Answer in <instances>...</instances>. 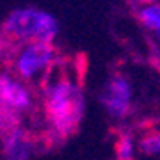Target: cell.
<instances>
[{"mask_svg": "<svg viewBox=\"0 0 160 160\" xmlns=\"http://www.w3.org/2000/svg\"><path fill=\"white\" fill-rule=\"evenodd\" d=\"M44 111L48 122L58 137L72 136L81 123L85 113V95L78 81H74L63 69L51 67L44 76Z\"/></svg>", "mask_w": 160, "mask_h": 160, "instance_id": "obj_1", "label": "cell"}, {"mask_svg": "<svg viewBox=\"0 0 160 160\" xmlns=\"http://www.w3.org/2000/svg\"><path fill=\"white\" fill-rule=\"evenodd\" d=\"M136 14L142 27L155 32L157 39L160 41V4H137Z\"/></svg>", "mask_w": 160, "mask_h": 160, "instance_id": "obj_7", "label": "cell"}, {"mask_svg": "<svg viewBox=\"0 0 160 160\" xmlns=\"http://www.w3.org/2000/svg\"><path fill=\"white\" fill-rule=\"evenodd\" d=\"M2 35L7 42H51L58 33L57 18L41 9H16L2 25Z\"/></svg>", "mask_w": 160, "mask_h": 160, "instance_id": "obj_2", "label": "cell"}, {"mask_svg": "<svg viewBox=\"0 0 160 160\" xmlns=\"http://www.w3.org/2000/svg\"><path fill=\"white\" fill-rule=\"evenodd\" d=\"M19 120H21V116L12 113L11 109L0 106V134H2V137L9 132L16 130V128H19Z\"/></svg>", "mask_w": 160, "mask_h": 160, "instance_id": "obj_8", "label": "cell"}, {"mask_svg": "<svg viewBox=\"0 0 160 160\" xmlns=\"http://www.w3.org/2000/svg\"><path fill=\"white\" fill-rule=\"evenodd\" d=\"M132 86L123 74H113L102 92V104L113 118H123L130 111Z\"/></svg>", "mask_w": 160, "mask_h": 160, "instance_id": "obj_5", "label": "cell"}, {"mask_svg": "<svg viewBox=\"0 0 160 160\" xmlns=\"http://www.w3.org/2000/svg\"><path fill=\"white\" fill-rule=\"evenodd\" d=\"M0 106L21 116L33 109V93L12 74H0Z\"/></svg>", "mask_w": 160, "mask_h": 160, "instance_id": "obj_4", "label": "cell"}, {"mask_svg": "<svg viewBox=\"0 0 160 160\" xmlns=\"http://www.w3.org/2000/svg\"><path fill=\"white\" fill-rule=\"evenodd\" d=\"M57 60V49L53 42H21L14 44L7 53V62L19 81L33 83L44 79L48 71Z\"/></svg>", "mask_w": 160, "mask_h": 160, "instance_id": "obj_3", "label": "cell"}, {"mask_svg": "<svg viewBox=\"0 0 160 160\" xmlns=\"http://www.w3.org/2000/svg\"><path fill=\"white\" fill-rule=\"evenodd\" d=\"M33 153V141L25 128H16L4 136L5 160H28Z\"/></svg>", "mask_w": 160, "mask_h": 160, "instance_id": "obj_6", "label": "cell"}, {"mask_svg": "<svg viewBox=\"0 0 160 160\" xmlns=\"http://www.w3.org/2000/svg\"><path fill=\"white\" fill-rule=\"evenodd\" d=\"M7 48H9V42H7V39L0 33V65H2V62H4V57L7 55Z\"/></svg>", "mask_w": 160, "mask_h": 160, "instance_id": "obj_11", "label": "cell"}, {"mask_svg": "<svg viewBox=\"0 0 160 160\" xmlns=\"http://www.w3.org/2000/svg\"><path fill=\"white\" fill-rule=\"evenodd\" d=\"M116 157L118 160H132L134 158V141L132 136L122 134L116 142Z\"/></svg>", "mask_w": 160, "mask_h": 160, "instance_id": "obj_9", "label": "cell"}, {"mask_svg": "<svg viewBox=\"0 0 160 160\" xmlns=\"http://www.w3.org/2000/svg\"><path fill=\"white\" fill-rule=\"evenodd\" d=\"M139 148L144 151L146 155H157L160 153V130L148 134L139 141Z\"/></svg>", "mask_w": 160, "mask_h": 160, "instance_id": "obj_10", "label": "cell"}]
</instances>
